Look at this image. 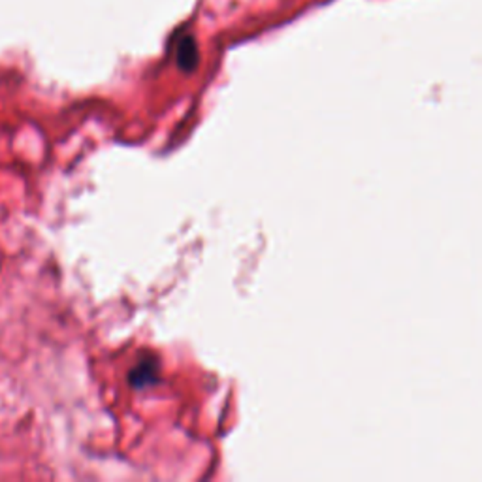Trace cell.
Here are the masks:
<instances>
[{"label":"cell","mask_w":482,"mask_h":482,"mask_svg":"<svg viewBox=\"0 0 482 482\" xmlns=\"http://www.w3.org/2000/svg\"><path fill=\"white\" fill-rule=\"evenodd\" d=\"M157 380V364L155 360L151 362H142L138 368L130 373V382L136 388L151 385V382Z\"/></svg>","instance_id":"cell-2"},{"label":"cell","mask_w":482,"mask_h":482,"mask_svg":"<svg viewBox=\"0 0 482 482\" xmlns=\"http://www.w3.org/2000/svg\"><path fill=\"white\" fill-rule=\"evenodd\" d=\"M177 62L181 69L192 70L198 62V49L192 37H183L177 44Z\"/></svg>","instance_id":"cell-1"}]
</instances>
